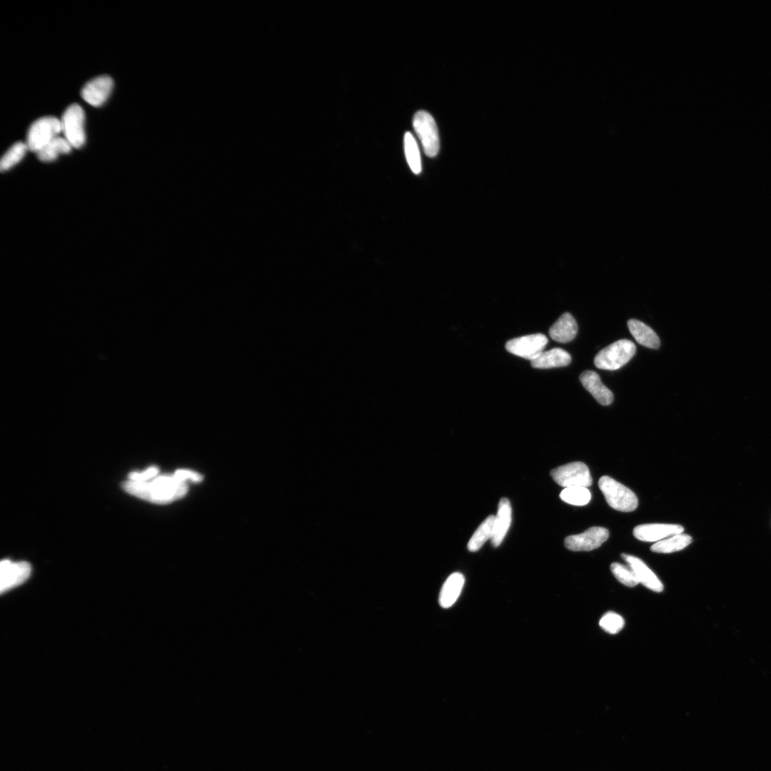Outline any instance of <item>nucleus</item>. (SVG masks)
I'll return each mask as SVG.
<instances>
[{
	"label": "nucleus",
	"mask_w": 771,
	"mask_h": 771,
	"mask_svg": "<svg viewBox=\"0 0 771 771\" xmlns=\"http://www.w3.org/2000/svg\"><path fill=\"white\" fill-rule=\"evenodd\" d=\"M684 528L677 524L649 523L637 525L633 529L634 536L645 542H657L676 534L682 533Z\"/></svg>",
	"instance_id": "obj_12"
},
{
	"label": "nucleus",
	"mask_w": 771,
	"mask_h": 771,
	"mask_svg": "<svg viewBox=\"0 0 771 771\" xmlns=\"http://www.w3.org/2000/svg\"><path fill=\"white\" fill-rule=\"evenodd\" d=\"M610 570L616 579L626 586L632 588L639 583L635 573L629 565L613 563Z\"/></svg>",
	"instance_id": "obj_26"
},
{
	"label": "nucleus",
	"mask_w": 771,
	"mask_h": 771,
	"mask_svg": "<svg viewBox=\"0 0 771 771\" xmlns=\"http://www.w3.org/2000/svg\"><path fill=\"white\" fill-rule=\"evenodd\" d=\"M628 326L630 333L635 341L649 348H657L660 346V339L655 331L644 323L630 319L628 321Z\"/></svg>",
	"instance_id": "obj_19"
},
{
	"label": "nucleus",
	"mask_w": 771,
	"mask_h": 771,
	"mask_svg": "<svg viewBox=\"0 0 771 771\" xmlns=\"http://www.w3.org/2000/svg\"><path fill=\"white\" fill-rule=\"evenodd\" d=\"M404 151L410 170L415 174L421 171V161L418 143L410 132L404 135Z\"/></svg>",
	"instance_id": "obj_23"
},
{
	"label": "nucleus",
	"mask_w": 771,
	"mask_h": 771,
	"mask_svg": "<svg viewBox=\"0 0 771 771\" xmlns=\"http://www.w3.org/2000/svg\"><path fill=\"white\" fill-rule=\"evenodd\" d=\"M112 87V79L107 75H101L87 82L82 88L81 94L88 104L99 106L106 101Z\"/></svg>",
	"instance_id": "obj_11"
},
{
	"label": "nucleus",
	"mask_w": 771,
	"mask_h": 771,
	"mask_svg": "<svg viewBox=\"0 0 771 771\" xmlns=\"http://www.w3.org/2000/svg\"><path fill=\"white\" fill-rule=\"evenodd\" d=\"M84 117L83 109L77 104H72L60 120L64 138L73 148H79L85 143Z\"/></svg>",
	"instance_id": "obj_6"
},
{
	"label": "nucleus",
	"mask_w": 771,
	"mask_h": 771,
	"mask_svg": "<svg viewBox=\"0 0 771 771\" xmlns=\"http://www.w3.org/2000/svg\"><path fill=\"white\" fill-rule=\"evenodd\" d=\"M598 486L608 505L615 510L631 512L636 509L638 500L630 489L613 478L603 475L598 481Z\"/></svg>",
	"instance_id": "obj_2"
},
{
	"label": "nucleus",
	"mask_w": 771,
	"mask_h": 771,
	"mask_svg": "<svg viewBox=\"0 0 771 771\" xmlns=\"http://www.w3.org/2000/svg\"><path fill=\"white\" fill-rule=\"evenodd\" d=\"M72 148L65 138L58 136L41 149L37 156L41 161H52L60 154L69 153Z\"/></svg>",
	"instance_id": "obj_21"
},
{
	"label": "nucleus",
	"mask_w": 771,
	"mask_h": 771,
	"mask_svg": "<svg viewBox=\"0 0 771 771\" xmlns=\"http://www.w3.org/2000/svg\"><path fill=\"white\" fill-rule=\"evenodd\" d=\"M623 618L614 612H608L600 620L599 625L605 632L610 634L619 633L624 627Z\"/></svg>",
	"instance_id": "obj_27"
},
{
	"label": "nucleus",
	"mask_w": 771,
	"mask_h": 771,
	"mask_svg": "<svg viewBox=\"0 0 771 771\" xmlns=\"http://www.w3.org/2000/svg\"><path fill=\"white\" fill-rule=\"evenodd\" d=\"M31 571V565L26 561L2 560L0 563L1 593L24 583L29 578Z\"/></svg>",
	"instance_id": "obj_10"
},
{
	"label": "nucleus",
	"mask_w": 771,
	"mask_h": 771,
	"mask_svg": "<svg viewBox=\"0 0 771 771\" xmlns=\"http://www.w3.org/2000/svg\"><path fill=\"white\" fill-rule=\"evenodd\" d=\"M577 332L576 321L569 313H563L549 330L551 338L560 343L571 341L575 337Z\"/></svg>",
	"instance_id": "obj_16"
},
{
	"label": "nucleus",
	"mask_w": 771,
	"mask_h": 771,
	"mask_svg": "<svg viewBox=\"0 0 771 771\" xmlns=\"http://www.w3.org/2000/svg\"><path fill=\"white\" fill-rule=\"evenodd\" d=\"M554 481L562 487L592 485L593 479L588 466L582 462H573L557 467L550 471Z\"/></svg>",
	"instance_id": "obj_7"
},
{
	"label": "nucleus",
	"mask_w": 771,
	"mask_h": 771,
	"mask_svg": "<svg viewBox=\"0 0 771 771\" xmlns=\"http://www.w3.org/2000/svg\"><path fill=\"white\" fill-rule=\"evenodd\" d=\"M61 131V121L54 116H44L35 121L26 136L28 149L36 153Z\"/></svg>",
	"instance_id": "obj_4"
},
{
	"label": "nucleus",
	"mask_w": 771,
	"mask_h": 771,
	"mask_svg": "<svg viewBox=\"0 0 771 771\" xmlns=\"http://www.w3.org/2000/svg\"><path fill=\"white\" fill-rule=\"evenodd\" d=\"M123 489L139 498L157 503H166L183 496L187 491L185 481L177 475H161L148 481L127 480Z\"/></svg>",
	"instance_id": "obj_1"
},
{
	"label": "nucleus",
	"mask_w": 771,
	"mask_h": 771,
	"mask_svg": "<svg viewBox=\"0 0 771 771\" xmlns=\"http://www.w3.org/2000/svg\"><path fill=\"white\" fill-rule=\"evenodd\" d=\"M561 500L574 505H585L591 498L590 490L583 486H570L565 488L560 494Z\"/></svg>",
	"instance_id": "obj_24"
},
{
	"label": "nucleus",
	"mask_w": 771,
	"mask_h": 771,
	"mask_svg": "<svg viewBox=\"0 0 771 771\" xmlns=\"http://www.w3.org/2000/svg\"><path fill=\"white\" fill-rule=\"evenodd\" d=\"M465 583L464 576L460 573H453L445 581L439 596V603L442 608L451 607L459 597Z\"/></svg>",
	"instance_id": "obj_18"
},
{
	"label": "nucleus",
	"mask_w": 771,
	"mask_h": 771,
	"mask_svg": "<svg viewBox=\"0 0 771 771\" xmlns=\"http://www.w3.org/2000/svg\"><path fill=\"white\" fill-rule=\"evenodd\" d=\"M582 385L601 405H610L613 400V393L602 383L599 375L593 371H585L580 376Z\"/></svg>",
	"instance_id": "obj_15"
},
{
	"label": "nucleus",
	"mask_w": 771,
	"mask_h": 771,
	"mask_svg": "<svg viewBox=\"0 0 771 771\" xmlns=\"http://www.w3.org/2000/svg\"><path fill=\"white\" fill-rule=\"evenodd\" d=\"M495 517L493 515H489L475 530L468 543L469 551H478L485 541L489 538L490 539L493 534Z\"/></svg>",
	"instance_id": "obj_22"
},
{
	"label": "nucleus",
	"mask_w": 771,
	"mask_h": 771,
	"mask_svg": "<svg viewBox=\"0 0 771 771\" xmlns=\"http://www.w3.org/2000/svg\"><path fill=\"white\" fill-rule=\"evenodd\" d=\"M571 361L570 355L560 348L543 351L538 357L531 361V366L535 368H552L568 366Z\"/></svg>",
	"instance_id": "obj_17"
},
{
	"label": "nucleus",
	"mask_w": 771,
	"mask_h": 771,
	"mask_svg": "<svg viewBox=\"0 0 771 771\" xmlns=\"http://www.w3.org/2000/svg\"><path fill=\"white\" fill-rule=\"evenodd\" d=\"M413 126L426 156H435L439 150V135L433 116L425 111H418L413 116Z\"/></svg>",
	"instance_id": "obj_5"
},
{
	"label": "nucleus",
	"mask_w": 771,
	"mask_h": 771,
	"mask_svg": "<svg viewBox=\"0 0 771 771\" xmlns=\"http://www.w3.org/2000/svg\"><path fill=\"white\" fill-rule=\"evenodd\" d=\"M609 537L607 528L594 526L584 533L565 538V546L571 551H590L599 548Z\"/></svg>",
	"instance_id": "obj_9"
},
{
	"label": "nucleus",
	"mask_w": 771,
	"mask_h": 771,
	"mask_svg": "<svg viewBox=\"0 0 771 771\" xmlns=\"http://www.w3.org/2000/svg\"><path fill=\"white\" fill-rule=\"evenodd\" d=\"M27 149L26 143L21 141L15 143L2 156L0 162L1 170L8 171L18 163L24 156Z\"/></svg>",
	"instance_id": "obj_25"
},
{
	"label": "nucleus",
	"mask_w": 771,
	"mask_h": 771,
	"mask_svg": "<svg viewBox=\"0 0 771 771\" xmlns=\"http://www.w3.org/2000/svg\"><path fill=\"white\" fill-rule=\"evenodd\" d=\"M512 520V508L510 500L506 498H502L498 503L497 515L490 538L491 544L493 547H498L503 542L510 526Z\"/></svg>",
	"instance_id": "obj_14"
},
{
	"label": "nucleus",
	"mask_w": 771,
	"mask_h": 771,
	"mask_svg": "<svg viewBox=\"0 0 771 771\" xmlns=\"http://www.w3.org/2000/svg\"><path fill=\"white\" fill-rule=\"evenodd\" d=\"M174 474L183 481L191 480L193 482H200L203 478L199 473L187 470H178Z\"/></svg>",
	"instance_id": "obj_29"
},
{
	"label": "nucleus",
	"mask_w": 771,
	"mask_h": 771,
	"mask_svg": "<svg viewBox=\"0 0 771 771\" xmlns=\"http://www.w3.org/2000/svg\"><path fill=\"white\" fill-rule=\"evenodd\" d=\"M158 469L156 467H151L143 472H131L128 474V480L134 481H148L156 477Z\"/></svg>",
	"instance_id": "obj_28"
},
{
	"label": "nucleus",
	"mask_w": 771,
	"mask_h": 771,
	"mask_svg": "<svg viewBox=\"0 0 771 771\" xmlns=\"http://www.w3.org/2000/svg\"><path fill=\"white\" fill-rule=\"evenodd\" d=\"M692 540V537L687 534H676L656 542L650 547V550L658 553H671L686 548Z\"/></svg>",
	"instance_id": "obj_20"
},
{
	"label": "nucleus",
	"mask_w": 771,
	"mask_h": 771,
	"mask_svg": "<svg viewBox=\"0 0 771 771\" xmlns=\"http://www.w3.org/2000/svg\"><path fill=\"white\" fill-rule=\"evenodd\" d=\"M636 346L627 339L617 341L600 351L594 358L598 368L608 371L619 369L635 355Z\"/></svg>",
	"instance_id": "obj_3"
},
{
	"label": "nucleus",
	"mask_w": 771,
	"mask_h": 771,
	"mask_svg": "<svg viewBox=\"0 0 771 771\" xmlns=\"http://www.w3.org/2000/svg\"><path fill=\"white\" fill-rule=\"evenodd\" d=\"M621 556L635 573L639 583L654 592L660 593L663 590L661 581L641 559L625 553Z\"/></svg>",
	"instance_id": "obj_13"
},
{
	"label": "nucleus",
	"mask_w": 771,
	"mask_h": 771,
	"mask_svg": "<svg viewBox=\"0 0 771 771\" xmlns=\"http://www.w3.org/2000/svg\"><path fill=\"white\" fill-rule=\"evenodd\" d=\"M547 343L545 335L535 333L513 338L506 343L505 348L510 353L531 361L543 352Z\"/></svg>",
	"instance_id": "obj_8"
}]
</instances>
